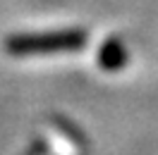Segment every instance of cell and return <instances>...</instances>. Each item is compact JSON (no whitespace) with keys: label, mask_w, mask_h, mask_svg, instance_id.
<instances>
[{"label":"cell","mask_w":158,"mask_h":155,"mask_svg":"<svg viewBox=\"0 0 158 155\" xmlns=\"http://www.w3.org/2000/svg\"><path fill=\"white\" fill-rule=\"evenodd\" d=\"M86 41L81 31H58V34H27V36H12L7 41V50L12 55H43V53H62V50H77Z\"/></svg>","instance_id":"1"},{"label":"cell","mask_w":158,"mask_h":155,"mask_svg":"<svg viewBox=\"0 0 158 155\" xmlns=\"http://www.w3.org/2000/svg\"><path fill=\"white\" fill-rule=\"evenodd\" d=\"M101 62L106 65L108 69H118L122 62H125V50L120 48L118 43H108L103 53H101Z\"/></svg>","instance_id":"2"}]
</instances>
